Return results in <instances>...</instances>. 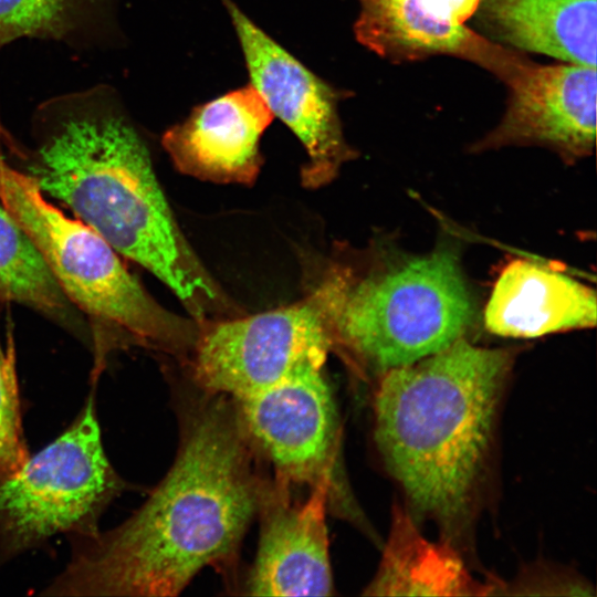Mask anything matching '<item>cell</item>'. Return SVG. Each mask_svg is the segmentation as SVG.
I'll use <instances>...</instances> for the list:
<instances>
[{
  "label": "cell",
  "mask_w": 597,
  "mask_h": 597,
  "mask_svg": "<svg viewBox=\"0 0 597 597\" xmlns=\"http://www.w3.org/2000/svg\"><path fill=\"white\" fill-rule=\"evenodd\" d=\"M175 460L125 522L81 536L45 589L57 596L179 595L206 567L233 570L265 483L234 400L199 394L179 402Z\"/></svg>",
  "instance_id": "obj_1"
},
{
  "label": "cell",
  "mask_w": 597,
  "mask_h": 597,
  "mask_svg": "<svg viewBox=\"0 0 597 597\" xmlns=\"http://www.w3.org/2000/svg\"><path fill=\"white\" fill-rule=\"evenodd\" d=\"M29 175L118 254L140 264L203 323L229 308L167 203L147 143L119 93L96 86L41 103Z\"/></svg>",
  "instance_id": "obj_2"
},
{
  "label": "cell",
  "mask_w": 597,
  "mask_h": 597,
  "mask_svg": "<svg viewBox=\"0 0 597 597\" xmlns=\"http://www.w3.org/2000/svg\"><path fill=\"white\" fill-rule=\"evenodd\" d=\"M510 354L463 338L383 373L375 439L392 475L421 511L459 515L491 436Z\"/></svg>",
  "instance_id": "obj_3"
},
{
  "label": "cell",
  "mask_w": 597,
  "mask_h": 597,
  "mask_svg": "<svg viewBox=\"0 0 597 597\" xmlns=\"http://www.w3.org/2000/svg\"><path fill=\"white\" fill-rule=\"evenodd\" d=\"M334 350L380 374L438 353L475 321L458 256L381 252L355 270L336 265Z\"/></svg>",
  "instance_id": "obj_4"
},
{
  "label": "cell",
  "mask_w": 597,
  "mask_h": 597,
  "mask_svg": "<svg viewBox=\"0 0 597 597\" xmlns=\"http://www.w3.org/2000/svg\"><path fill=\"white\" fill-rule=\"evenodd\" d=\"M0 201L24 229L70 302L119 341L188 359L199 323L158 304L93 229L49 202L0 153Z\"/></svg>",
  "instance_id": "obj_5"
},
{
  "label": "cell",
  "mask_w": 597,
  "mask_h": 597,
  "mask_svg": "<svg viewBox=\"0 0 597 597\" xmlns=\"http://www.w3.org/2000/svg\"><path fill=\"white\" fill-rule=\"evenodd\" d=\"M124 485L105 454L91 396L62 434L0 480L1 554L56 533L95 534L98 516Z\"/></svg>",
  "instance_id": "obj_6"
},
{
  "label": "cell",
  "mask_w": 597,
  "mask_h": 597,
  "mask_svg": "<svg viewBox=\"0 0 597 597\" xmlns=\"http://www.w3.org/2000/svg\"><path fill=\"white\" fill-rule=\"evenodd\" d=\"M337 273L301 301L251 316L203 322L188 358L196 387L233 399L271 387L334 350Z\"/></svg>",
  "instance_id": "obj_7"
},
{
  "label": "cell",
  "mask_w": 597,
  "mask_h": 597,
  "mask_svg": "<svg viewBox=\"0 0 597 597\" xmlns=\"http://www.w3.org/2000/svg\"><path fill=\"white\" fill-rule=\"evenodd\" d=\"M233 400L255 450L273 467L274 480L291 489L327 485L329 507L343 504L338 420L323 367H304Z\"/></svg>",
  "instance_id": "obj_8"
},
{
  "label": "cell",
  "mask_w": 597,
  "mask_h": 597,
  "mask_svg": "<svg viewBox=\"0 0 597 597\" xmlns=\"http://www.w3.org/2000/svg\"><path fill=\"white\" fill-rule=\"evenodd\" d=\"M243 53L250 84L274 117L298 138L307 159L301 180L307 188L332 181L357 156L346 142L339 102L348 96L314 74L265 33L232 0H221Z\"/></svg>",
  "instance_id": "obj_9"
},
{
  "label": "cell",
  "mask_w": 597,
  "mask_h": 597,
  "mask_svg": "<svg viewBox=\"0 0 597 597\" xmlns=\"http://www.w3.org/2000/svg\"><path fill=\"white\" fill-rule=\"evenodd\" d=\"M504 114L475 142L474 153L541 146L573 163L591 154L596 139V67L527 59L509 80Z\"/></svg>",
  "instance_id": "obj_10"
},
{
  "label": "cell",
  "mask_w": 597,
  "mask_h": 597,
  "mask_svg": "<svg viewBox=\"0 0 597 597\" xmlns=\"http://www.w3.org/2000/svg\"><path fill=\"white\" fill-rule=\"evenodd\" d=\"M327 485L311 489L304 501L291 488L265 480L258 513L260 536L247 594L252 596H329L333 575L326 513Z\"/></svg>",
  "instance_id": "obj_11"
},
{
  "label": "cell",
  "mask_w": 597,
  "mask_h": 597,
  "mask_svg": "<svg viewBox=\"0 0 597 597\" xmlns=\"http://www.w3.org/2000/svg\"><path fill=\"white\" fill-rule=\"evenodd\" d=\"M274 116L249 85L196 106L161 143L176 168L191 177L252 185L261 166V137Z\"/></svg>",
  "instance_id": "obj_12"
},
{
  "label": "cell",
  "mask_w": 597,
  "mask_h": 597,
  "mask_svg": "<svg viewBox=\"0 0 597 597\" xmlns=\"http://www.w3.org/2000/svg\"><path fill=\"white\" fill-rule=\"evenodd\" d=\"M357 1L356 40L391 63L451 56L475 64L503 83L527 59L449 20L432 0Z\"/></svg>",
  "instance_id": "obj_13"
},
{
  "label": "cell",
  "mask_w": 597,
  "mask_h": 597,
  "mask_svg": "<svg viewBox=\"0 0 597 597\" xmlns=\"http://www.w3.org/2000/svg\"><path fill=\"white\" fill-rule=\"evenodd\" d=\"M596 293L573 277L527 260L501 272L484 312L499 336L537 337L596 324Z\"/></svg>",
  "instance_id": "obj_14"
},
{
  "label": "cell",
  "mask_w": 597,
  "mask_h": 597,
  "mask_svg": "<svg viewBox=\"0 0 597 597\" xmlns=\"http://www.w3.org/2000/svg\"><path fill=\"white\" fill-rule=\"evenodd\" d=\"M471 20L502 46L596 67L597 0H480Z\"/></svg>",
  "instance_id": "obj_15"
},
{
  "label": "cell",
  "mask_w": 597,
  "mask_h": 597,
  "mask_svg": "<svg viewBox=\"0 0 597 597\" xmlns=\"http://www.w3.org/2000/svg\"><path fill=\"white\" fill-rule=\"evenodd\" d=\"M123 0H0V50L22 38L52 40L77 51L126 43Z\"/></svg>",
  "instance_id": "obj_16"
},
{
  "label": "cell",
  "mask_w": 597,
  "mask_h": 597,
  "mask_svg": "<svg viewBox=\"0 0 597 597\" xmlns=\"http://www.w3.org/2000/svg\"><path fill=\"white\" fill-rule=\"evenodd\" d=\"M476 585L448 547L427 542L397 516L381 566L367 595H472Z\"/></svg>",
  "instance_id": "obj_17"
},
{
  "label": "cell",
  "mask_w": 597,
  "mask_h": 597,
  "mask_svg": "<svg viewBox=\"0 0 597 597\" xmlns=\"http://www.w3.org/2000/svg\"><path fill=\"white\" fill-rule=\"evenodd\" d=\"M0 298L28 305L56 318L69 314L62 292L40 251L0 205Z\"/></svg>",
  "instance_id": "obj_18"
},
{
  "label": "cell",
  "mask_w": 597,
  "mask_h": 597,
  "mask_svg": "<svg viewBox=\"0 0 597 597\" xmlns=\"http://www.w3.org/2000/svg\"><path fill=\"white\" fill-rule=\"evenodd\" d=\"M28 458L13 358L0 343V480L18 471Z\"/></svg>",
  "instance_id": "obj_19"
},
{
  "label": "cell",
  "mask_w": 597,
  "mask_h": 597,
  "mask_svg": "<svg viewBox=\"0 0 597 597\" xmlns=\"http://www.w3.org/2000/svg\"><path fill=\"white\" fill-rule=\"evenodd\" d=\"M438 10L449 20L467 24L474 15L480 0H432Z\"/></svg>",
  "instance_id": "obj_20"
}]
</instances>
